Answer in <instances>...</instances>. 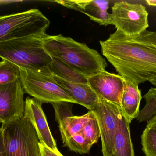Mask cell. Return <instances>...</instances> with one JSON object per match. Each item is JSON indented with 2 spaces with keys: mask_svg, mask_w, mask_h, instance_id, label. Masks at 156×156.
<instances>
[{
  "mask_svg": "<svg viewBox=\"0 0 156 156\" xmlns=\"http://www.w3.org/2000/svg\"><path fill=\"white\" fill-rule=\"evenodd\" d=\"M104 56L125 80L135 84L156 79V32L134 36L118 30L100 41Z\"/></svg>",
  "mask_w": 156,
  "mask_h": 156,
  "instance_id": "obj_1",
  "label": "cell"
},
{
  "mask_svg": "<svg viewBox=\"0 0 156 156\" xmlns=\"http://www.w3.org/2000/svg\"><path fill=\"white\" fill-rule=\"evenodd\" d=\"M44 47L52 58L60 60L87 78L105 71L107 66L98 51L61 34L48 35Z\"/></svg>",
  "mask_w": 156,
  "mask_h": 156,
  "instance_id": "obj_2",
  "label": "cell"
},
{
  "mask_svg": "<svg viewBox=\"0 0 156 156\" xmlns=\"http://www.w3.org/2000/svg\"><path fill=\"white\" fill-rule=\"evenodd\" d=\"M47 35L46 34L0 42V58L20 69L52 76L50 66L53 59L44 47V41Z\"/></svg>",
  "mask_w": 156,
  "mask_h": 156,
  "instance_id": "obj_3",
  "label": "cell"
},
{
  "mask_svg": "<svg viewBox=\"0 0 156 156\" xmlns=\"http://www.w3.org/2000/svg\"><path fill=\"white\" fill-rule=\"evenodd\" d=\"M1 128L6 156H41L36 131L24 114L2 124Z\"/></svg>",
  "mask_w": 156,
  "mask_h": 156,
  "instance_id": "obj_4",
  "label": "cell"
},
{
  "mask_svg": "<svg viewBox=\"0 0 156 156\" xmlns=\"http://www.w3.org/2000/svg\"><path fill=\"white\" fill-rule=\"evenodd\" d=\"M50 21L37 9L0 16V42L43 35Z\"/></svg>",
  "mask_w": 156,
  "mask_h": 156,
  "instance_id": "obj_5",
  "label": "cell"
},
{
  "mask_svg": "<svg viewBox=\"0 0 156 156\" xmlns=\"http://www.w3.org/2000/svg\"><path fill=\"white\" fill-rule=\"evenodd\" d=\"M20 79L25 92L43 103L76 102L53 78L42 72L20 69Z\"/></svg>",
  "mask_w": 156,
  "mask_h": 156,
  "instance_id": "obj_6",
  "label": "cell"
},
{
  "mask_svg": "<svg viewBox=\"0 0 156 156\" xmlns=\"http://www.w3.org/2000/svg\"><path fill=\"white\" fill-rule=\"evenodd\" d=\"M111 16L116 30L128 36L140 34L149 27L148 12L141 4L125 1L115 2Z\"/></svg>",
  "mask_w": 156,
  "mask_h": 156,
  "instance_id": "obj_7",
  "label": "cell"
},
{
  "mask_svg": "<svg viewBox=\"0 0 156 156\" xmlns=\"http://www.w3.org/2000/svg\"><path fill=\"white\" fill-rule=\"evenodd\" d=\"M91 111L98 121L103 156L112 155L115 134L120 113V106L100 99Z\"/></svg>",
  "mask_w": 156,
  "mask_h": 156,
  "instance_id": "obj_8",
  "label": "cell"
},
{
  "mask_svg": "<svg viewBox=\"0 0 156 156\" xmlns=\"http://www.w3.org/2000/svg\"><path fill=\"white\" fill-rule=\"evenodd\" d=\"M25 93L20 78L0 86V120L2 123L24 115Z\"/></svg>",
  "mask_w": 156,
  "mask_h": 156,
  "instance_id": "obj_9",
  "label": "cell"
},
{
  "mask_svg": "<svg viewBox=\"0 0 156 156\" xmlns=\"http://www.w3.org/2000/svg\"><path fill=\"white\" fill-rule=\"evenodd\" d=\"M88 82L100 99L121 107L124 83L122 76L105 71L88 78Z\"/></svg>",
  "mask_w": 156,
  "mask_h": 156,
  "instance_id": "obj_10",
  "label": "cell"
},
{
  "mask_svg": "<svg viewBox=\"0 0 156 156\" xmlns=\"http://www.w3.org/2000/svg\"><path fill=\"white\" fill-rule=\"evenodd\" d=\"M42 104V103L34 98L27 97L25 101L24 114L29 119L34 125L40 142L44 143L53 151L59 152L50 132Z\"/></svg>",
  "mask_w": 156,
  "mask_h": 156,
  "instance_id": "obj_11",
  "label": "cell"
},
{
  "mask_svg": "<svg viewBox=\"0 0 156 156\" xmlns=\"http://www.w3.org/2000/svg\"><path fill=\"white\" fill-rule=\"evenodd\" d=\"M65 7L83 13L101 25H112L111 14L108 12L110 2L105 0L55 1Z\"/></svg>",
  "mask_w": 156,
  "mask_h": 156,
  "instance_id": "obj_12",
  "label": "cell"
},
{
  "mask_svg": "<svg viewBox=\"0 0 156 156\" xmlns=\"http://www.w3.org/2000/svg\"><path fill=\"white\" fill-rule=\"evenodd\" d=\"M53 78L58 84L76 102L91 111L98 102L100 98L88 84L70 82L53 73Z\"/></svg>",
  "mask_w": 156,
  "mask_h": 156,
  "instance_id": "obj_13",
  "label": "cell"
},
{
  "mask_svg": "<svg viewBox=\"0 0 156 156\" xmlns=\"http://www.w3.org/2000/svg\"><path fill=\"white\" fill-rule=\"evenodd\" d=\"M142 98L138 85L124 80L121 108L123 115L129 123L138 115Z\"/></svg>",
  "mask_w": 156,
  "mask_h": 156,
  "instance_id": "obj_14",
  "label": "cell"
},
{
  "mask_svg": "<svg viewBox=\"0 0 156 156\" xmlns=\"http://www.w3.org/2000/svg\"><path fill=\"white\" fill-rule=\"evenodd\" d=\"M130 124L120 113L112 156H135Z\"/></svg>",
  "mask_w": 156,
  "mask_h": 156,
  "instance_id": "obj_15",
  "label": "cell"
},
{
  "mask_svg": "<svg viewBox=\"0 0 156 156\" xmlns=\"http://www.w3.org/2000/svg\"><path fill=\"white\" fill-rule=\"evenodd\" d=\"M53 59L50 68L55 75L75 83L88 84V78L56 59Z\"/></svg>",
  "mask_w": 156,
  "mask_h": 156,
  "instance_id": "obj_16",
  "label": "cell"
},
{
  "mask_svg": "<svg viewBox=\"0 0 156 156\" xmlns=\"http://www.w3.org/2000/svg\"><path fill=\"white\" fill-rule=\"evenodd\" d=\"M71 103L66 102L51 103L55 110L56 120L58 123L62 138L65 136L67 130L70 117L74 115Z\"/></svg>",
  "mask_w": 156,
  "mask_h": 156,
  "instance_id": "obj_17",
  "label": "cell"
},
{
  "mask_svg": "<svg viewBox=\"0 0 156 156\" xmlns=\"http://www.w3.org/2000/svg\"><path fill=\"white\" fill-rule=\"evenodd\" d=\"M143 97L146 103L136 117L139 122H148L156 115V88H151Z\"/></svg>",
  "mask_w": 156,
  "mask_h": 156,
  "instance_id": "obj_18",
  "label": "cell"
},
{
  "mask_svg": "<svg viewBox=\"0 0 156 156\" xmlns=\"http://www.w3.org/2000/svg\"><path fill=\"white\" fill-rule=\"evenodd\" d=\"M93 114L91 111H89L86 114L81 116H71L66 134L62 138L63 144H65L68 139L74 135L80 132Z\"/></svg>",
  "mask_w": 156,
  "mask_h": 156,
  "instance_id": "obj_19",
  "label": "cell"
},
{
  "mask_svg": "<svg viewBox=\"0 0 156 156\" xmlns=\"http://www.w3.org/2000/svg\"><path fill=\"white\" fill-rule=\"evenodd\" d=\"M20 77L19 67L7 60L0 61V86L12 82Z\"/></svg>",
  "mask_w": 156,
  "mask_h": 156,
  "instance_id": "obj_20",
  "label": "cell"
},
{
  "mask_svg": "<svg viewBox=\"0 0 156 156\" xmlns=\"http://www.w3.org/2000/svg\"><path fill=\"white\" fill-rule=\"evenodd\" d=\"M142 149L146 156H156V130L146 127L141 136Z\"/></svg>",
  "mask_w": 156,
  "mask_h": 156,
  "instance_id": "obj_21",
  "label": "cell"
},
{
  "mask_svg": "<svg viewBox=\"0 0 156 156\" xmlns=\"http://www.w3.org/2000/svg\"><path fill=\"white\" fill-rule=\"evenodd\" d=\"M71 151L80 154H87L90 152L92 146L80 132L74 135L64 144Z\"/></svg>",
  "mask_w": 156,
  "mask_h": 156,
  "instance_id": "obj_22",
  "label": "cell"
},
{
  "mask_svg": "<svg viewBox=\"0 0 156 156\" xmlns=\"http://www.w3.org/2000/svg\"><path fill=\"white\" fill-rule=\"evenodd\" d=\"M80 133L92 146L97 143L101 137V132L98 121L94 114L85 125Z\"/></svg>",
  "mask_w": 156,
  "mask_h": 156,
  "instance_id": "obj_23",
  "label": "cell"
},
{
  "mask_svg": "<svg viewBox=\"0 0 156 156\" xmlns=\"http://www.w3.org/2000/svg\"><path fill=\"white\" fill-rule=\"evenodd\" d=\"M41 156H64L60 152H56L47 147L44 143L40 142L39 143Z\"/></svg>",
  "mask_w": 156,
  "mask_h": 156,
  "instance_id": "obj_24",
  "label": "cell"
},
{
  "mask_svg": "<svg viewBox=\"0 0 156 156\" xmlns=\"http://www.w3.org/2000/svg\"><path fill=\"white\" fill-rule=\"evenodd\" d=\"M0 156H6L5 149L4 144L2 128H0Z\"/></svg>",
  "mask_w": 156,
  "mask_h": 156,
  "instance_id": "obj_25",
  "label": "cell"
},
{
  "mask_svg": "<svg viewBox=\"0 0 156 156\" xmlns=\"http://www.w3.org/2000/svg\"><path fill=\"white\" fill-rule=\"evenodd\" d=\"M147 127H151L156 130V115L147 122Z\"/></svg>",
  "mask_w": 156,
  "mask_h": 156,
  "instance_id": "obj_26",
  "label": "cell"
},
{
  "mask_svg": "<svg viewBox=\"0 0 156 156\" xmlns=\"http://www.w3.org/2000/svg\"><path fill=\"white\" fill-rule=\"evenodd\" d=\"M21 1H13V0H0V5H3L9 4L12 3L18 2H21Z\"/></svg>",
  "mask_w": 156,
  "mask_h": 156,
  "instance_id": "obj_27",
  "label": "cell"
},
{
  "mask_svg": "<svg viewBox=\"0 0 156 156\" xmlns=\"http://www.w3.org/2000/svg\"><path fill=\"white\" fill-rule=\"evenodd\" d=\"M146 2L148 5L156 6V0H147Z\"/></svg>",
  "mask_w": 156,
  "mask_h": 156,
  "instance_id": "obj_28",
  "label": "cell"
},
{
  "mask_svg": "<svg viewBox=\"0 0 156 156\" xmlns=\"http://www.w3.org/2000/svg\"><path fill=\"white\" fill-rule=\"evenodd\" d=\"M150 82H151L154 86L156 87V79Z\"/></svg>",
  "mask_w": 156,
  "mask_h": 156,
  "instance_id": "obj_29",
  "label": "cell"
},
{
  "mask_svg": "<svg viewBox=\"0 0 156 156\" xmlns=\"http://www.w3.org/2000/svg\"><path fill=\"white\" fill-rule=\"evenodd\" d=\"M0 122L2 123V122H1V120H0Z\"/></svg>",
  "mask_w": 156,
  "mask_h": 156,
  "instance_id": "obj_30",
  "label": "cell"
},
{
  "mask_svg": "<svg viewBox=\"0 0 156 156\" xmlns=\"http://www.w3.org/2000/svg\"><path fill=\"white\" fill-rule=\"evenodd\" d=\"M112 156V155H111V156Z\"/></svg>",
  "mask_w": 156,
  "mask_h": 156,
  "instance_id": "obj_31",
  "label": "cell"
}]
</instances>
